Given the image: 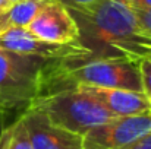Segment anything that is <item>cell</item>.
I'll return each mask as SVG.
<instances>
[{"mask_svg":"<svg viewBox=\"0 0 151 149\" xmlns=\"http://www.w3.org/2000/svg\"><path fill=\"white\" fill-rule=\"evenodd\" d=\"M27 29L37 38L49 43H73L79 38V28L70 12L60 3L50 0L29 22Z\"/></svg>","mask_w":151,"mask_h":149,"instance_id":"8992f818","label":"cell"},{"mask_svg":"<svg viewBox=\"0 0 151 149\" xmlns=\"http://www.w3.org/2000/svg\"><path fill=\"white\" fill-rule=\"evenodd\" d=\"M4 115H6V113L0 111V135H1V130L4 129Z\"/></svg>","mask_w":151,"mask_h":149,"instance_id":"ac0fdd59","label":"cell"},{"mask_svg":"<svg viewBox=\"0 0 151 149\" xmlns=\"http://www.w3.org/2000/svg\"><path fill=\"white\" fill-rule=\"evenodd\" d=\"M0 48L9 50L18 54L38 57L47 61H60L70 58L91 57V51L84 47L79 41L73 43H49L37 38L27 28L10 26L0 35Z\"/></svg>","mask_w":151,"mask_h":149,"instance_id":"277c9868","label":"cell"},{"mask_svg":"<svg viewBox=\"0 0 151 149\" xmlns=\"http://www.w3.org/2000/svg\"><path fill=\"white\" fill-rule=\"evenodd\" d=\"M19 118L25 126L32 149H84L82 136L54 126L35 110H24Z\"/></svg>","mask_w":151,"mask_h":149,"instance_id":"52a82bcc","label":"cell"},{"mask_svg":"<svg viewBox=\"0 0 151 149\" xmlns=\"http://www.w3.org/2000/svg\"><path fill=\"white\" fill-rule=\"evenodd\" d=\"M116 149H151V130L148 133H145L144 136L135 139L134 142L125 145V146H120V148Z\"/></svg>","mask_w":151,"mask_h":149,"instance_id":"4fadbf2b","label":"cell"},{"mask_svg":"<svg viewBox=\"0 0 151 149\" xmlns=\"http://www.w3.org/2000/svg\"><path fill=\"white\" fill-rule=\"evenodd\" d=\"M65 6L69 12H87L97 6L101 0H54Z\"/></svg>","mask_w":151,"mask_h":149,"instance_id":"8fae6325","label":"cell"},{"mask_svg":"<svg viewBox=\"0 0 151 149\" xmlns=\"http://www.w3.org/2000/svg\"><path fill=\"white\" fill-rule=\"evenodd\" d=\"M51 61L0 48V111H22L44 89Z\"/></svg>","mask_w":151,"mask_h":149,"instance_id":"3957f363","label":"cell"},{"mask_svg":"<svg viewBox=\"0 0 151 149\" xmlns=\"http://www.w3.org/2000/svg\"><path fill=\"white\" fill-rule=\"evenodd\" d=\"M28 108L44 114L54 126L79 136L114 117L99 101L75 88L43 94L32 99L25 110Z\"/></svg>","mask_w":151,"mask_h":149,"instance_id":"7a4b0ae2","label":"cell"},{"mask_svg":"<svg viewBox=\"0 0 151 149\" xmlns=\"http://www.w3.org/2000/svg\"><path fill=\"white\" fill-rule=\"evenodd\" d=\"M50 0H19L10 4L6 10L7 19L12 26L27 28L29 22L37 16V13L49 3Z\"/></svg>","mask_w":151,"mask_h":149,"instance_id":"9c48e42d","label":"cell"},{"mask_svg":"<svg viewBox=\"0 0 151 149\" xmlns=\"http://www.w3.org/2000/svg\"><path fill=\"white\" fill-rule=\"evenodd\" d=\"M139 25L148 32L151 35V12H145V10H137V9H132Z\"/></svg>","mask_w":151,"mask_h":149,"instance_id":"5bb4252c","label":"cell"},{"mask_svg":"<svg viewBox=\"0 0 151 149\" xmlns=\"http://www.w3.org/2000/svg\"><path fill=\"white\" fill-rule=\"evenodd\" d=\"M73 88L99 101L114 117L137 115V114H144L151 111L148 97L139 91H129V89H119V88H100V86H90V85H76Z\"/></svg>","mask_w":151,"mask_h":149,"instance_id":"ba28073f","label":"cell"},{"mask_svg":"<svg viewBox=\"0 0 151 149\" xmlns=\"http://www.w3.org/2000/svg\"><path fill=\"white\" fill-rule=\"evenodd\" d=\"M139 66V75L142 82V91L145 95L151 94V58L150 60H141L138 61Z\"/></svg>","mask_w":151,"mask_h":149,"instance_id":"7c38bea8","label":"cell"},{"mask_svg":"<svg viewBox=\"0 0 151 149\" xmlns=\"http://www.w3.org/2000/svg\"><path fill=\"white\" fill-rule=\"evenodd\" d=\"M15 1H19V0H10V3H15Z\"/></svg>","mask_w":151,"mask_h":149,"instance_id":"ffe728a7","label":"cell"},{"mask_svg":"<svg viewBox=\"0 0 151 149\" xmlns=\"http://www.w3.org/2000/svg\"><path fill=\"white\" fill-rule=\"evenodd\" d=\"M0 149H32L25 126L19 117L1 130Z\"/></svg>","mask_w":151,"mask_h":149,"instance_id":"30bf717a","label":"cell"},{"mask_svg":"<svg viewBox=\"0 0 151 149\" xmlns=\"http://www.w3.org/2000/svg\"><path fill=\"white\" fill-rule=\"evenodd\" d=\"M147 97H148V99H150V104H151V94H150V95H147Z\"/></svg>","mask_w":151,"mask_h":149,"instance_id":"d6986e66","label":"cell"},{"mask_svg":"<svg viewBox=\"0 0 151 149\" xmlns=\"http://www.w3.org/2000/svg\"><path fill=\"white\" fill-rule=\"evenodd\" d=\"M10 0H0V13H4L10 7Z\"/></svg>","mask_w":151,"mask_h":149,"instance_id":"e0dca14e","label":"cell"},{"mask_svg":"<svg viewBox=\"0 0 151 149\" xmlns=\"http://www.w3.org/2000/svg\"><path fill=\"white\" fill-rule=\"evenodd\" d=\"M120 1H123L131 9L151 12V0H120Z\"/></svg>","mask_w":151,"mask_h":149,"instance_id":"9a60e30c","label":"cell"},{"mask_svg":"<svg viewBox=\"0 0 151 149\" xmlns=\"http://www.w3.org/2000/svg\"><path fill=\"white\" fill-rule=\"evenodd\" d=\"M70 15L79 28L78 41L91 51V58H151V35L123 1L101 0L87 12Z\"/></svg>","mask_w":151,"mask_h":149,"instance_id":"6da1fadb","label":"cell"},{"mask_svg":"<svg viewBox=\"0 0 151 149\" xmlns=\"http://www.w3.org/2000/svg\"><path fill=\"white\" fill-rule=\"evenodd\" d=\"M151 130V111L137 115L113 117L90 129L82 136L84 149H116L125 146Z\"/></svg>","mask_w":151,"mask_h":149,"instance_id":"5b68a950","label":"cell"},{"mask_svg":"<svg viewBox=\"0 0 151 149\" xmlns=\"http://www.w3.org/2000/svg\"><path fill=\"white\" fill-rule=\"evenodd\" d=\"M10 26H12V25H10V22H9V19H7L6 12H4V13H0V35H1L4 31H7Z\"/></svg>","mask_w":151,"mask_h":149,"instance_id":"2e32d148","label":"cell"}]
</instances>
